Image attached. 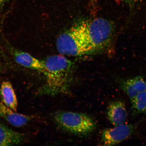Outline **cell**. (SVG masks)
Listing matches in <instances>:
<instances>
[{"mask_svg":"<svg viewBox=\"0 0 146 146\" xmlns=\"http://www.w3.org/2000/svg\"><path fill=\"white\" fill-rule=\"evenodd\" d=\"M134 129L133 125L125 123L112 128L106 129L102 134V145L104 146H113L121 143L132 134Z\"/></svg>","mask_w":146,"mask_h":146,"instance_id":"cell-5","label":"cell"},{"mask_svg":"<svg viewBox=\"0 0 146 146\" xmlns=\"http://www.w3.org/2000/svg\"><path fill=\"white\" fill-rule=\"evenodd\" d=\"M23 135L3 124L0 123V146L18 145L23 141Z\"/></svg>","mask_w":146,"mask_h":146,"instance_id":"cell-10","label":"cell"},{"mask_svg":"<svg viewBox=\"0 0 146 146\" xmlns=\"http://www.w3.org/2000/svg\"><path fill=\"white\" fill-rule=\"evenodd\" d=\"M91 6L93 8H95L97 3L98 0H89Z\"/></svg>","mask_w":146,"mask_h":146,"instance_id":"cell-15","label":"cell"},{"mask_svg":"<svg viewBox=\"0 0 146 146\" xmlns=\"http://www.w3.org/2000/svg\"><path fill=\"white\" fill-rule=\"evenodd\" d=\"M56 44L58 52L62 55L80 56L95 52L88 40L81 23L60 34Z\"/></svg>","mask_w":146,"mask_h":146,"instance_id":"cell-2","label":"cell"},{"mask_svg":"<svg viewBox=\"0 0 146 146\" xmlns=\"http://www.w3.org/2000/svg\"><path fill=\"white\" fill-rule=\"evenodd\" d=\"M45 82L38 94L55 96L70 94L74 83V65L62 55H53L43 61Z\"/></svg>","mask_w":146,"mask_h":146,"instance_id":"cell-1","label":"cell"},{"mask_svg":"<svg viewBox=\"0 0 146 146\" xmlns=\"http://www.w3.org/2000/svg\"><path fill=\"white\" fill-rule=\"evenodd\" d=\"M117 3H125L130 10L131 14H133L135 10L141 3L143 0H114Z\"/></svg>","mask_w":146,"mask_h":146,"instance_id":"cell-13","label":"cell"},{"mask_svg":"<svg viewBox=\"0 0 146 146\" xmlns=\"http://www.w3.org/2000/svg\"><path fill=\"white\" fill-rule=\"evenodd\" d=\"M0 94L3 104L9 108L17 111L18 101L11 84L9 81H3L0 88Z\"/></svg>","mask_w":146,"mask_h":146,"instance_id":"cell-11","label":"cell"},{"mask_svg":"<svg viewBox=\"0 0 146 146\" xmlns=\"http://www.w3.org/2000/svg\"><path fill=\"white\" fill-rule=\"evenodd\" d=\"M54 119L60 128L76 135L88 134L96 127V122L92 118L82 113L60 111L54 114Z\"/></svg>","mask_w":146,"mask_h":146,"instance_id":"cell-3","label":"cell"},{"mask_svg":"<svg viewBox=\"0 0 146 146\" xmlns=\"http://www.w3.org/2000/svg\"><path fill=\"white\" fill-rule=\"evenodd\" d=\"M131 101L133 108L137 112H146V91L139 93Z\"/></svg>","mask_w":146,"mask_h":146,"instance_id":"cell-12","label":"cell"},{"mask_svg":"<svg viewBox=\"0 0 146 146\" xmlns=\"http://www.w3.org/2000/svg\"><path fill=\"white\" fill-rule=\"evenodd\" d=\"M0 117L16 127L23 126L30 121V117L18 113L0 102Z\"/></svg>","mask_w":146,"mask_h":146,"instance_id":"cell-9","label":"cell"},{"mask_svg":"<svg viewBox=\"0 0 146 146\" xmlns=\"http://www.w3.org/2000/svg\"><path fill=\"white\" fill-rule=\"evenodd\" d=\"M81 23L88 40L95 52L104 48L113 35L114 25L106 19L98 18Z\"/></svg>","mask_w":146,"mask_h":146,"instance_id":"cell-4","label":"cell"},{"mask_svg":"<svg viewBox=\"0 0 146 146\" xmlns=\"http://www.w3.org/2000/svg\"><path fill=\"white\" fill-rule=\"evenodd\" d=\"M109 120L114 126L125 123L127 114L125 106L121 101H115L109 104L107 109Z\"/></svg>","mask_w":146,"mask_h":146,"instance_id":"cell-7","label":"cell"},{"mask_svg":"<svg viewBox=\"0 0 146 146\" xmlns=\"http://www.w3.org/2000/svg\"><path fill=\"white\" fill-rule=\"evenodd\" d=\"M120 85L131 100L139 93L146 91V81L142 76L122 80Z\"/></svg>","mask_w":146,"mask_h":146,"instance_id":"cell-8","label":"cell"},{"mask_svg":"<svg viewBox=\"0 0 146 146\" xmlns=\"http://www.w3.org/2000/svg\"><path fill=\"white\" fill-rule=\"evenodd\" d=\"M12 54L15 61L18 64L25 68L43 73V61L37 59L28 53L17 49H13Z\"/></svg>","mask_w":146,"mask_h":146,"instance_id":"cell-6","label":"cell"},{"mask_svg":"<svg viewBox=\"0 0 146 146\" xmlns=\"http://www.w3.org/2000/svg\"><path fill=\"white\" fill-rule=\"evenodd\" d=\"M9 1V0H0V12H1L5 5Z\"/></svg>","mask_w":146,"mask_h":146,"instance_id":"cell-14","label":"cell"}]
</instances>
